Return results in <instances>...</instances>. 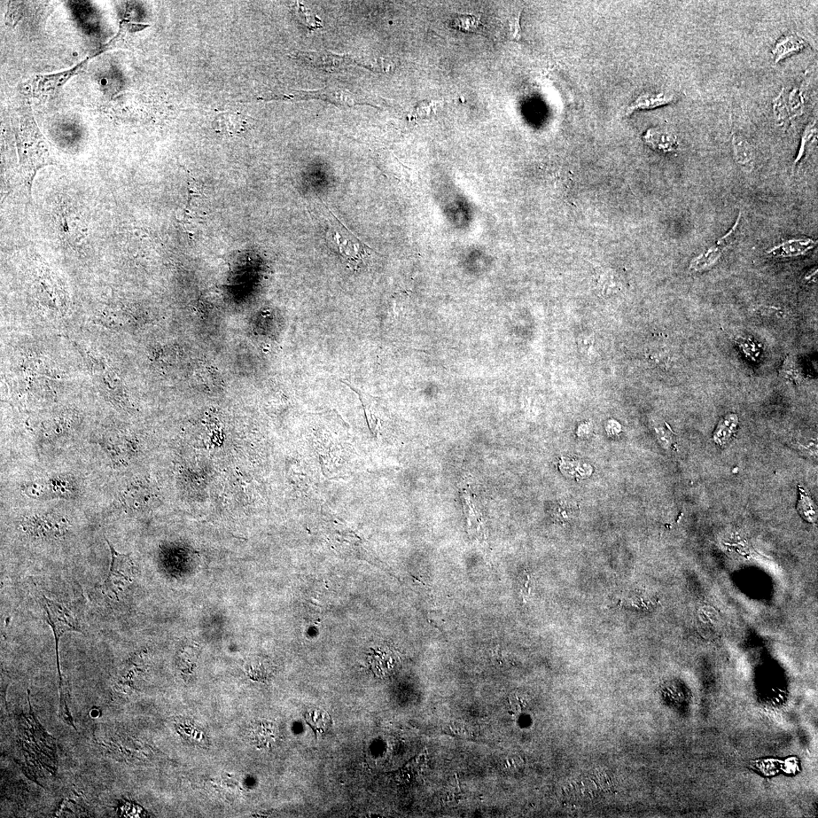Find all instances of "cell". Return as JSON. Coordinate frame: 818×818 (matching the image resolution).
Instances as JSON below:
<instances>
[{"mask_svg":"<svg viewBox=\"0 0 818 818\" xmlns=\"http://www.w3.org/2000/svg\"><path fill=\"white\" fill-rule=\"evenodd\" d=\"M27 496L38 500L53 497H66L72 492L71 483L57 478L30 483L23 488Z\"/></svg>","mask_w":818,"mask_h":818,"instance_id":"cell-7","label":"cell"},{"mask_svg":"<svg viewBox=\"0 0 818 818\" xmlns=\"http://www.w3.org/2000/svg\"><path fill=\"white\" fill-rule=\"evenodd\" d=\"M305 719L309 726L313 728L315 734H323L332 726V719L329 712L323 709L314 708L305 714Z\"/></svg>","mask_w":818,"mask_h":818,"instance_id":"cell-17","label":"cell"},{"mask_svg":"<svg viewBox=\"0 0 818 818\" xmlns=\"http://www.w3.org/2000/svg\"><path fill=\"white\" fill-rule=\"evenodd\" d=\"M674 99L675 98L673 95H668L665 92L643 93V95L635 99L634 103L627 107L625 116L632 115L636 111L649 110V109L671 104L674 102Z\"/></svg>","mask_w":818,"mask_h":818,"instance_id":"cell-11","label":"cell"},{"mask_svg":"<svg viewBox=\"0 0 818 818\" xmlns=\"http://www.w3.org/2000/svg\"><path fill=\"white\" fill-rule=\"evenodd\" d=\"M400 662L398 653L389 647L371 650L369 654V664L371 671L382 679L395 674L400 666Z\"/></svg>","mask_w":818,"mask_h":818,"instance_id":"cell-8","label":"cell"},{"mask_svg":"<svg viewBox=\"0 0 818 818\" xmlns=\"http://www.w3.org/2000/svg\"><path fill=\"white\" fill-rule=\"evenodd\" d=\"M556 512L554 513V516L558 522H565L570 520L575 516V509H572L568 506L558 505L556 509Z\"/></svg>","mask_w":818,"mask_h":818,"instance_id":"cell-26","label":"cell"},{"mask_svg":"<svg viewBox=\"0 0 818 818\" xmlns=\"http://www.w3.org/2000/svg\"><path fill=\"white\" fill-rule=\"evenodd\" d=\"M338 227L336 229H330L327 233V240H329L333 246L338 249V253L348 266L353 270H357L363 262L364 257L369 255L366 251L369 248L350 233L340 221Z\"/></svg>","mask_w":818,"mask_h":818,"instance_id":"cell-3","label":"cell"},{"mask_svg":"<svg viewBox=\"0 0 818 818\" xmlns=\"http://www.w3.org/2000/svg\"><path fill=\"white\" fill-rule=\"evenodd\" d=\"M291 97H298V99H320L339 106H352L358 104L350 93H347L346 91L335 90L329 88L314 92H301L298 95H291Z\"/></svg>","mask_w":818,"mask_h":818,"instance_id":"cell-12","label":"cell"},{"mask_svg":"<svg viewBox=\"0 0 818 818\" xmlns=\"http://www.w3.org/2000/svg\"><path fill=\"white\" fill-rule=\"evenodd\" d=\"M806 48V43L804 39L797 34L792 33L779 39L771 53L773 55L775 64H778V62L801 52Z\"/></svg>","mask_w":818,"mask_h":818,"instance_id":"cell-10","label":"cell"},{"mask_svg":"<svg viewBox=\"0 0 818 818\" xmlns=\"http://www.w3.org/2000/svg\"><path fill=\"white\" fill-rule=\"evenodd\" d=\"M814 240L810 238L792 239L771 248L768 254L778 258H793L804 255L816 246Z\"/></svg>","mask_w":818,"mask_h":818,"instance_id":"cell-9","label":"cell"},{"mask_svg":"<svg viewBox=\"0 0 818 818\" xmlns=\"http://www.w3.org/2000/svg\"><path fill=\"white\" fill-rule=\"evenodd\" d=\"M740 218H741V214L739 215L734 227L732 228L726 236L719 240L714 246L709 248L705 252L699 255V256L691 261L690 266L691 270L696 272H701L710 269L715 266L717 262L721 259L723 251H726V249L734 242L738 231Z\"/></svg>","mask_w":818,"mask_h":818,"instance_id":"cell-6","label":"cell"},{"mask_svg":"<svg viewBox=\"0 0 818 818\" xmlns=\"http://www.w3.org/2000/svg\"><path fill=\"white\" fill-rule=\"evenodd\" d=\"M817 268H815L812 270L809 271L807 273V274L804 277V280H805V282H807L809 283L815 282L816 280H817Z\"/></svg>","mask_w":818,"mask_h":818,"instance_id":"cell-27","label":"cell"},{"mask_svg":"<svg viewBox=\"0 0 818 818\" xmlns=\"http://www.w3.org/2000/svg\"><path fill=\"white\" fill-rule=\"evenodd\" d=\"M738 424L737 416L734 415H730L721 420V422L717 429L715 438H718L719 441L724 439L728 440L733 434L734 430Z\"/></svg>","mask_w":818,"mask_h":818,"instance_id":"cell-24","label":"cell"},{"mask_svg":"<svg viewBox=\"0 0 818 818\" xmlns=\"http://www.w3.org/2000/svg\"><path fill=\"white\" fill-rule=\"evenodd\" d=\"M786 101L790 119H797L804 115L806 99L804 91L801 88H793Z\"/></svg>","mask_w":818,"mask_h":818,"instance_id":"cell-20","label":"cell"},{"mask_svg":"<svg viewBox=\"0 0 818 818\" xmlns=\"http://www.w3.org/2000/svg\"><path fill=\"white\" fill-rule=\"evenodd\" d=\"M90 58L84 60L79 66L68 70V71L55 75L37 76L30 83L34 95L39 98L51 97L56 95L72 76L79 73L87 66Z\"/></svg>","mask_w":818,"mask_h":818,"instance_id":"cell-5","label":"cell"},{"mask_svg":"<svg viewBox=\"0 0 818 818\" xmlns=\"http://www.w3.org/2000/svg\"><path fill=\"white\" fill-rule=\"evenodd\" d=\"M817 121H813L812 122H810L808 124L807 127L806 128V129L804 130V135H802V138H801V146H800V150H799L797 159L795 160L794 166H797V164L801 161L802 157H804V155L806 153V150H807V147H808V144L810 145V144L814 142V139H815V137H817Z\"/></svg>","mask_w":818,"mask_h":818,"instance_id":"cell-23","label":"cell"},{"mask_svg":"<svg viewBox=\"0 0 818 818\" xmlns=\"http://www.w3.org/2000/svg\"><path fill=\"white\" fill-rule=\"evenodd\" d=\"M14 122L21 173L29 193L35 177L41 168L53 165L48 144L28 108L22 109Z\"/></svg>","mask_w":818,"mask_h":818,"instance_id":"cell-1","label":"cell"},{"mask_svg":"<svg viewBox=\"0 0 818 818\" xmlns=\"http://www.w3.org/2000/svg\"><path fill=\"white\" fill-rule=\"evenodd\" d=\"M43 606L46 613L48 624L52 629L56 641L57 654H59V643L62 636L68 632H81V625L75 614L65 605L43 596Z\"/></svg>","mask_w":818,"mask_h":818,"instance_id":"cell-4","label":"cell"},{"mask_svg":"<svg viewBox=\"0 0 818 818\" xmlns=\"http://www.w3.org/2000/svg\"><path fill=\"white\" fill-rule=\"evenodd\" d=\"M245 122L242 115L238 114H222L217 116L213 122L216 131L225 134H236L242 130Z\"/></svg>","mask_w":818,"mask_h":818,"instance_id":"cell-16","label":"cell"},{"mask_svg":"<svg viewBox=\"0 0 818 818\" xmlns=\"http://www.w3.org/2000/svg\"><path fill=\"white\" fill-rule=\"evenodd\" d=\"M450 26L454 28L467 33H477L482 24L480 19L471 14H459L453 19Z\"/></svg>","mask_w":818,"mask_h":818,"instance_id":"cell-18","label":"cell"},{"mask_svg":"<svg viewBox=\"0 0 818 818\" xmlns=\"http://www.w3.org/2000/svg\"><path fill=\"white\" fill-rule=\"evenodd\" d=\"M801 497L798 503L797 509L801 514L802 518H804L809 522H815L817 520V509L815 503L812 498L807 496L804 491H801Z\"/></svg>","mask_w":818,"mask_h":818,"instance_id":"cell-22","label":"cell"},{"mask_svg":"<svg viewBox=\"0 0 818 818\" xmlns=\"http://www.w3.org/2000/svg\"><path fill=\"white\" fill-rule=\"evenodd\" d=\"M644 139L653 149L665 153L672 152L679 146L676 136L664 129L651 128L646 132Z\"/></svg>","mask_w":818,"mask_h":818,"instance_id":"cell-13","label":"cell"},{"mask_svg":"<svg viewBox=\"0 0 818 818\" xmlns=\"http://www.w3.org/2000/svg\"><path fill=\"white\" fill-rule=\"evenodd\" d=\"M106 541L110 548L112 563L104 583V590L107 594L118 597L134 581L137 570L130 556L121 554L108 540Z\"/></svg>","mask_w":818,"mask_h":818,"instance_id":"cell-2","label":"cell"},{"mask_svg":"<svg viewBox=\"0 0 818 818\" xmlns=\"http://www.w3.org/2000/svg\"><path fill=\"white\" fill-rule=\"evenodd\" d=\"M144 26L133 24V23L127 21H123L120 24V28L118 35H117L111 41H109L104 46V48L101 52H106L115 49L124 48L127 43L126 39L130 35L138 32L145 28Z\"/></svg>","mask_w":818,"mask_h":818,"instance_id":"cell-15","label":"cell"},{"mask_svg":"<svg viewBox=\"0 0 818 818\" xmlns=\"http://www.w3.org/2000/svg\"><path fill=\"white\" fill-rule=\"evenodd\" d=\"M119 808V814L123 817H144L145 815L144 810L142 808L126 801H122Z\"/></svg>","mask_w":818,"mask_h":818,"instance_id":"cell-25","label":"cell"},{"mask_svg":"<svg viewBox=\"0 0 818 818\" xmlns=\"http://www.w3.org/2000/svg\"><path fill=\"white\" fill-rule=\"evenodd\" d=\"M772 109L775 121L777 124V126L780 128H784L786 124H788L790 119L788 106H786L783 89L774 99L772 102Z\"/></svg>","mask_w":818,"mask_h":818,"instance_id":"cell-21","label":"cell"},{"mask_svg":"<svg viewBox=\"0 0 818 818\" xmlns=\"http://www.w3.org/2000/svg\"><path fill=\"white\" fill-rule=\"evenodd\" d=\"M780 375L784 379L797 384L804 380V370H802L797 358L793 356L786 358Z\"/></svg>","mask_w":818,"mask_h":818,"instance_id":"cell-19","label":"cell"},{"mask_svg":"<svg viewBox=\"0 0 818 818\" xmlns=\"http://www.w3.org/2000/svg\"><path fill=\"white\" fill-rule=\"evenodd\" d=\"M734 155L738 165L746 171L754 167V153L750 143L743 136L734 135L732 138Z\"/></svg>","mask_w":818,"mask_h":818,"instance_id":"cell-14","label":"cell"}]
</instances>
